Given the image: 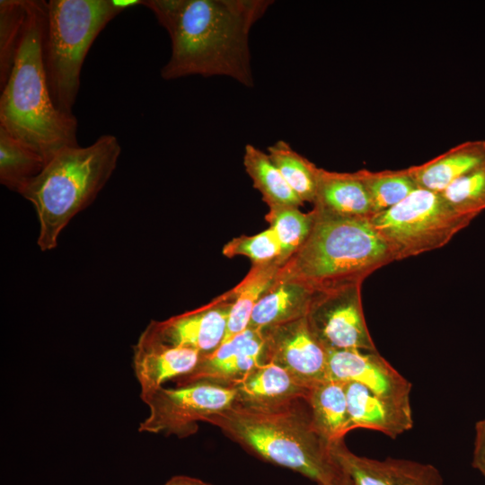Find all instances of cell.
<instances>
[{"instance_id":"f546056e","label":"cell","mask_w":485,"mask_h":485,"mask_svg":"<svg viewBox=\"0 0 485 485\" xmlns=\"http://www.w3.org/2000/svg\"><path fill=\"white\" fill-rule=\"evenodd\" d=\"M227 258L244 256L252 265L287 261L275 232L268 229L253 235H240L226 242L222 251Z\"/></svg>"},{"instance_id":"ffe728a7","label":"cell","mask_w":485,"mask_h":485,"mask_svg":"<svg viewBox=\"0 0 485 485\" xmlns=\"http://www.w3.org/2000/svg\"><path fill=\"white\" fill-rule=\"evenodd\" d=\"M484 162L485 140H469L409 169L419 188L441 193Z\"/></svg>"},{"instance_id":"4dcf8cb0","label":"cell","mask_w":485,"mask_h":485,"mask_svg":"<svg viewBox=\"0 0 485 485\" xmlns=\"http://www.w3.org/2000/svg\"><path fill=\"white\" fill-rule=\"evenodd\" d=\"M476 430L472 464L485 476V421L480 422Z\"/></svg>"},{"instance_id":"2e32d148","label":"cell","mask_w":485,"mask_h":485,"mask_svg":"<svg viewBox=\"0 0 485 485\" xmlns=\"http://www.w3.org/2000/svg\"><path fill=\"white\" fill-rule=\"evenodd\" d=\"M348 430L367 428L396 438L413 426L410 403L375 394L367 388L346 383Z\"/></svg>"},{"instance_id":"44dd1931","label":"cell","mask_w":485,"mask_h":485,"mask_svg":"<svg viewBox=\"0 0 485 485\" xmlns=\"http://www.w3.org/2000/svg\"><path fill=\"white\" fill-rule=\"evenodd\" d=\"M306 402L313 425L328 442L344 439L349 432L346 383L327 379L311 388Z\"/></svg>"},{"instance_id":"52a82bcc","label":"cell","mask_w":485,"mask_h":485,"mask_svg":"<svg viewBox=\"0 0 485 485\" xmlns=\"http://www.w3.org/2000/svg\"><path fill=\"white\" fill-rule=\"evenodd\" d=\"M368 220L400 260L445 246L473 219L454 210L441 193L418 188Z\"/></svg>"},{"instance_id":"7c38bea8","label":"cell","mask_w":485,"mask_h":485,"mask_svg":"<svg viewBox=\"0 0 485 485\" xmlns=\"http://www.w3.org/2000/svg\"><path fill=\"white\" fill-rule=\"evenodd\" d=\"M264 354L263 331L248 327L202 356L191 373L176 380L177 386L206 381L233 387L264 363Z\"/></svg>"},{"instance_id":"5b68a950","label":"cell","mask_w":485,"mask_h":485,"mask_svg":"<svg viewBox=\"0 0 485 485\" xmlns=\"http://www.w3.org/2000/svg\"><path fill=\"white\" fill-rule=\"evenodd\" d=\"M120 153L118 138L110 134L84 147L64 148L21 189L19 194L35 207L41 251L55 249L70 220L95 199L116 169Z\"/></svg>"},{"instance_id":"603a6c76","label":"cell","mask_w":485,"mask_h":485,"mask_svg":"<svg viewBox=\"0 0 485 485\" xmlns=\"http://www.w3.org/2000/svg\"><path fill=\"white\" fill-rule=\"evenodd\" d=\"M243 165L253 187L261 194L269 208L297 207L304 203L292 190L269 154L248 144L244 148Z\"/></svg>"},{"instance_id":"1f68e13d","label":"cell","mask_w":485,"mask_h":485,"mask_svg":"<svg viewBox=\"0 0 485 485\" xmlns=\"http://www.w3.org/2000/svg\"><path fill=\"white\" fill-rule=\"evenodd\" d=\"M163 485H211L199 479L186 476L176 475L168 480Z\"/></svg>"},{"instance_id":"5bb4252c","label":"cell","mask_w":485,"mask_h":485,"mask_svg":"<svg viewBox=\"0 0 485 485\" xmlns=\"http://www.w3.org/2000/svg\"><path fill=\"white\" fill-rule=\"evenodd\" d=\"M331 451L356 485H443L439 471L428 463L360 456L348 450L343 439L331 443Z\"/></svg>"},{"instance_id":"d6986e66","label":"cell","mask_w":485,"mask_h":485,"mask_svg":"<svg viewBox=\"0 0 485 485\" xmlns=\"http://www.w3.org/2000/svg\"><path fill=\"white\" fill-rule=\"evenodd\" d=\"M313 208L349 217L369 218L373 207L367 190L358 173L331 172L319 168Z\"/></svg>"},{"instance_id":"f1b7e54d","label":"cell","mask_w":485,"mask_h":485,"mask_svg":"<svg viewBox=\"0 0 485 485\" xmlns=\"http://www.w3.org/2000/svg\"><path fill=\"white\" fill-rule=\"evenodd\" d=\"M457 213L474 219L485 210V162L441 192Z\"/></svg>"},{"instance_id":"3957f363","label":"cell","mask_w":485,"mask_h":485,"mask_svg":"<svg viewBox=\"0 0 485 485\" xmlns=\"http://www.w3.org/2000/svg\"><path fill=\"white\" fill-rule=\"evenodd\" d=\"M304 401L266 408L234 403L207 422L264 461L297 472L318 485H336L345 472Z\"/></svg>"},{"instance_id":"6da1fadb","label":"cell","mask_w":485,"mask_h":485,"mask_svg":"<svg viewBox=\"0 0 485 485\" xmlns=\"http://www.w3.org/2000/svg\"><path fill=\"white\" fill-rule=\"evenodd\" d=\"M267 0H144L168 32L172 53L161 76H229L252 86L249 34Z\"/></svg>"},{"instance_id":"83f0119b","label":"cell","mask_w":485,"mask_h":485,"mask_svg":"<svg viewBox=\"0 0 485 485\" xmlns=\"http://www.w3.org/2000/svg\"><path fill=\"white\" fill-rule=\"evenodd\" d=\"M265 219L275 232L287 260L307 239L313 214L312 210L304 213L297 207H272L269 208Z\"/></svg>"},{"instance_id":"277c9868","label":"cell","mask_w":485,"mask_h":485,"mask_svg":"<svg viewBox=\"0 0 485 485\" xmlns=\"http://www.w3.org/2000/svg\"><path fill=\"white\" fill-rule=\"evenodd\" d=\"M313 222L303 245L278 275L301 280L316 291L362 285L376 269L396 260L368 218L312 210Z\"/></svg>"},{"instance_id":"484cf974","label":"cell","mask_w":485,"mask_h":485,"mask_svg":"<svg viewBox=\"0 0 485 485\" xmlns=\"http://www.w3.org/2000/svg\"><path fill=\"white\" fill-rule=\"evenodd\" d=\"M358 173L369 194L373 215L396 206L419 188L409 167L380 172L363 169Z\"/></svg>"},{"instance_id":"7402d4cb","label":"cell","mask_w":485,"mask_h":485,"mask_svg":"<svg viewBox=\"0 0 485 485\" xmlns=\"http://www.w3.org/2000/svg\"><path fill=\"white\" fill-rule=\"evenodd\" d=\"M284 263V261H275L269 264L252 265L242 280L230 289L233 305L223 342L248 328L254 307L271 287Z\"/></svg>"},{"instance_id":"e0dca14e","label":"cell","mask_w":485,"mask_h":485,"mask_svg":"<svg viewBox=\"0 0 485 485\" xmlns=\"http://www.w3.org/2000/svg\"><path fill=\"white\" fill-rule=\"evenodd\" d=\"M235 404L275 407L307 399L310 390L280 366L265 362L233 386Z\"/></svg>"},{"instance_id":"ba28073f","label":"cell","mask_w":485,"mask_h":485,"mask_svg":"<svg viewBox=\"0 0 485 485\" xmlns=\"http://www.w3.org/2000/svg\"><path fill=\"white\" fill-rule=\"evenodd\" d=\"M235 389L199 381L175 388L163 386L141 396L149 415L138 431L187 437L197 432L198 422L230 409L235 402Z\"/></svg>"},{"instance_id":"30bf717a","label":"cell","mask_w":485,"mask_h":485,"mask_svg":"<svg viewBox=\"0 0 485 485\" xmlns=\"http://www.w3.org/2000/svg\"><path fill=\"white\" fill-rule=\"evenodd\" d=\"M233 305L231 291L194 310L167 320L151 322L140 338L168 346L189 348L201 357L223 342Z\"/></svg>"},{"instance_id":"8992f818","label":"cell","mask_w":485,"mask_h":485,"mask_svg":"<svg viewBox=\"0 0 485 485\" xmlns=\"http://www.w3.org/2000/svg\"><path fill=\"white\" fill-rule=\"evenodd\" d=\"M118 14L110 0L46 2L43 64L51 99L60 112L73 114L85 57Z\"/></svg>"},{"instance_id":"ac0fdd59","label":"cell","mask_w":485,"mask_h":485,"mask_svg":"<svg viewBox=\"0 0 485 485\" xmlns=\"http://www.w3.org/2000/svg\"><path fill=\"white\" fill-rule=\"evenodd\" d=\"M316 292L301 280L278 275L254 307L248 327L263 330L306 317Z\"/></svg>"},{"instance_id":"7a4b0ae2","label":"cell","mask_w":485,"mask_h":485,"mask_svg":"<svg viewBox=\"0 0 485 485\" xmlns=\"http://www.w3.org/2000/svg\"><path fill=\"white\" fill-rule=\"evenodd\" d=\"M22 39L1 88L0 126L48 162L60 150L79 146L77 119L54 105L43 64L46 1L26 0Z\"/></svg>"},{"instance_id":"d4e9b609","label":"cell","mask_w":485,"mask_h":485,"mask_svg":"<svg viewBox=\"0 0 485 485\" xmlns=\"http://www.w3.org/2000/svg\"><path fill=\"white\" fill-rule=\"evenodd\" d=\"M267 154L300 200L313 203L319 167L294 150L285 140H278L269 146Z\"/></svg>"},{"instance_id":"4316f807","label":"cell","mask_w":485,"mask_h":485,"mask_svg":"<svg viewBox=\"0 0 485 485\" xmlns=\"http://www.w3.org/2000/svg\"><path fill=\"white\" fill-rule=\"evenodd\" d=\"M27 16L26 0L0 1V86L5 84L22 39Z\"/></svg>"},{"instance_id":"836d02e7","label":"cell","mask_w":485,"mask_h":485,"mask_svg":"<svg viewBox=\"0 0 485 485\" xmlns=\"http://www.w3.org/2000/svg\"><path fill=\"white\" fill-rule=\"evenodd\" d=\"M345 472V471H344ZM336 485H356L349 475L345 472L342 478L338 481Z\"/></svg>"},{"instance_id":"4fadbf2b","label":"cell","mask_w":485,"mask_h":485,"mask_svg":"<svg viewBox=\"0 0 485 485\" xmlns=\"http://www.w3.org/2000/svg\"><path fill=\"white\" fill-rule=\"evenodd\" d=\"M329 378L357 383L381 397L410 403V383L378 351L328 349Z\"/></svg>"},{"instance_id":"cb8c5ba5","label":"cell","mask_w":485,"mask_h":485,"mask_svg":"<svg viewBox=\"0 0 485 485\" xmlns=\"http://www.w3.org/2000/svg\"><path fill=\"white\" fill-rule=\"evenodd\" d=\"M46 163L40 155L0 126V182L12 191L38 175Z\"/></svg>"},{"instance_id":"8fae6325","label":"cell","mask_w":485,"mask_h":485,"mask_svg":"<svg viewBox=\"0 0 485 485\" xmlns=\"http://www.w3.org/2000/svg\"><path fill=\"white\" fill-rule=\"evenodd\" d=\"M262 331L264 363L280 366L309 389L330 379L328 349L317 339L306 317Z\"/></svg>"},{"instance_id":"d6a6232c","label":"cell","mask_w":485,"mask_h":485,"mask_svg":"<svg viewBox=\"0 0 485 485\" xmlns=\"http://www.w3.org/2000/svg\"><path fill=\"white\" fill-rule=\"evenodd\" d=\"M112 6L120 13L128 8L143 4V0H110Z\"/></svg>"},{"instance_id":"9a60e30c","label":"cell","mask_w":485,"mask_h":485,"mask_svg":"<svg viewBox=\"0 0 485 485\" xmlns=\"http://www.w3.org/2000/svg\"><path fill=\"white\" fill-rule=\"evenodd\" d=\"M201 355L195 349L168 346L138 338L133 348V367L140 397L160 388L169 380L191 373Z\"/></svg>"},{"instance_id":"9c48e42d","label":"cell","mask_w":485,"mask_h":485,"mask_svg":"<svg viewBox=\"0 0 485 485\" xmlns=\"http://www.w3.org/2000/svg\"><path fill=\"white\" fill-rule=\"evenodd\" d=\"M306 318L327 349L377 351L363 313L361 285L317 291Z\"/></svg>"}]
</instances>
